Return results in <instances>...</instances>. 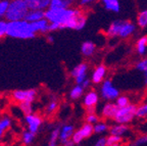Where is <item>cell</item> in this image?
Here are the masks:
<instances>
[{
	"mask_svg": "<svg viewBox=\"0 0 147 146\" xmlns=\"http://www.w3.org/2000/svg\"><path fill=\"white\" fill-rule=\"evenodd\" d=\"M45 18L49 22V24H56L59 30L73 29L81 31L85 28L87 23L86 16L78 8H48L45 10Z\"/></svg>",
	"mask_w": 147,
	"mask_h": 146,
	"instance_id": "cell-1",
	"label": "cell"
},
{
	"mask_svg": "<svg viewBox=\"0 0 147 146\" xmlns=\"http://www.w3.org/2000/svg\"><path fill=\"white\" fill-rule=\"evenodd\" d=\"M29 11L30 10L28 7V0H13L9 3L4 18L8 23L25 21Z\"/></svg>",
	"mask_w": 147,
	"mask_h": 146,
	"instance_id": "cell-2",
	"label": "cell"
},
{
	"mask_svg": "<svg viewBox=\"0 0 147 146\" xmlns=\"http://www.w3.org/2000/svg\"><path fill=\"white\" fill-rule=\"evenodd\" d=\"M7 36L16 39H33L36 34L33 32L31 24L27 21H18L8 23Z\"/></svg>",
	"mask_w": 147,
	"mask_h": 146,
	"instance_id": "cell-3",
	"label": "cell"
},
{
	"mask_svg": "<svg viewBox=\"0 0 147 146\" xmlns=\"http://www.w3.org/2000/svg\"><path fill=\"white\" fill-rule=\"evenodd\" d=\"M136 112H137V106L135 104H130L126 107L119 108L113 121L115 122V124L128 125L136 118Z\"/></svg>",
	"mask_w": 147,
	"mask_h": 146,
	"instance_id": "cell-4",
	"label": "cell"
},
{
	"mask_svg": "<svg viewBox=\"0 0 147 146\" xmlns=\"http://www.w3.org/2000/svg\"><path fill=\"white\" fill-rule=\"evenodd\" d=\"M100 96L104 100H108V101L117 100V97L119 96V91L117 87L113 85V81L109 80V79H106L101 84Z\"/></svg>",
	"mask_w": 147,
	"mask_h": 146,
	"instance_id": "cell-5",
	"label": "cell"
},
{
	"mask_svg": "<svg viewBox=\"0 0 147 146\" xmlns=\"http://www.w3.org/2000/svg\"><path fill=\"white\" fill-rule=\"evenodd\" d=\"M12 97L20 103H32L36 98V90H16L12 92Z\"/></svg>",
	"mask_w": 147,
	"mask_h": 146,
	"instance_id": "cell-6",
	"label": "cell"
},
{
	"mask_svg": "<svg viewBox=\"0 0 147 146\" xmlns=\"http://www.w3.org/2000/svg\"><path fill=\"white\" fill-rule=\"evenodd\" d=\"M87 72H88V64H80L76 66L71 72V77L75 79L77 85H81L87 78Z\"/></svg>",
	"mask_w": 147,
	"mask_h": 146,
	"instance_id": "cell-7",
	"label": "cell"
},
{
	"mask_svg": "<svg viewBox=\"0 0 147 146\" xmlns=\"http://www.w3.org/2000/svg\"><path fill=\"white\" fill-rule=\"evenodd\" d=\"M99 101V95L96 91L94 90H90L84 96V100H83V104L86 108H95L96 104Z\"/></svg>",
	"mask_w": 147,
	"mask_h": 146,
	"instance_id": "cell-8",
	"label": "cell"
},
{
	"mask_svg": "<svg viewBox=\"0 0 147 146\" xmlns=\"http://www.w3.org/2000/svg\"><path fill=\"white\" fill-rule=\"evenodd\" d=\"M25 121L28 125V128H29V131L34 134H36L39 130L40 126L42 124V120L40 116H36V114H30V116H26Z\"/></svg>",
	"mask_w": 147,
	"mask_h": 146,
	"instance_id": "cell-9",
	"label": "cell"
},
{
	"mask_svg": "<svg viewBox=\"0 0 147 146\" xmlns=\"http://www.w3.org/2000/svg\"><path fill=\"white\" fill-rule=\"evenodd\" d=\"M106 73H107V70H106V66H104V64H99V66H97L94 71H93V73H92L91 82L94 83V84L103 83L104 78L106 77Z\"/></svg>",
	"mask_w": 147,
	"mask_h": 146,
	"instance_id": "cell-10",
	"label": "cell"
},
{
	"mask_svg": "<svg viewBox=\"0 0 147 146\" xmlns=\"http://www.w3.org/2000/svg\"><path fill=\"white\" fill-rule=\"evenodd\" d=\"M75 131V127L74 125L67 124V125L62 126L60 128V133H59V141L61 142V144H64L67 141L71 139Z\"/></svg>",
	"mask_w": 147,
	"mask_h": 146,
	"instance_id": "cell-11",
	"label": "cell"
},
{
	"mask_svg": "<svg viewBox=\"0 0 147 146\" xmlns=\"http://www.w3.org/2000/svg\"><path fill=\"white\" fill-rule=\"evenodd\" d=\"M117 110H119V107L115 105V103L107 102L103 105V107L101 110V116H102V118H104V119L113 120Z\"/></svg>",
	"mask_w": 147,
	"mask_h": 146,
	"instance_id": "cell-12",
	"label": "cell"
},
{
	"mask_svg": "<svg viewBox=\"0 0 147 146\" xmlns=\"http://www.w3.org/2000/svg\"><path fill=\"white\" fill-rule=\"evenodd\" d=\"M135 31H136L135 24H133L131 21H124L122 28H121V31H119V37L122 39L129 38V37L132 36L135 33Z\"/></svg>",
	"mask_w": 147,
	"mask_h": 146,
	"instance_id": "cell-13",
	"label": "cell"
},
{
	"mask_svg": "<svg viewBox=\"0 0 147 146\" xmlns=\"http://www.w3.org/2000/svg\"><path fill=\"white\" fill-rule=\"evenodd\" d=\"M51 0H28L29 10H43L49 8Z\"/></svg>",
	"mask_w": 147,
	"mask_h": 146,
	"instance_id": "cell-14",
	"label": "cell"
},
{
	"mask_svg": "<svg viewBox=\"0 0 147 146\" xmlns=\"http://www.w3.org/2000/svg\"><path fill=\"white\" fill-rule=\"evenodd\" d=\"M123 23H124L123 20H115V21H113L109 25V27L107 28V30H106V36L109 37V38L119 37V31H121Z\"/></svg>",
	"mask_w": 147,
	"mask_h": 146,
	"instance_id": "cell-15",
	"label": "cell"
},
{
	"mask_svg": "<svg viewBox=\"0 0 147 146\" xmlns=\"http://www.w3.org/2000/svg\"><path fill=\"white\" fill-rule=\"evenodd\" d=\"M31 27H32L33 32L36 34V33L40 32V33H47L49 31V22L44 18V20H41L39 22H36V23H30Z\"/></svg>",
	"mask_w": 147,
	"mask_h": 146,
	"instance_id": "cell-16",
	"label": "cell"
},
{
	"mask_svg": "<svg viewBox=\"0 0 147 146\" xmlns=\"http://www.w3.org/2000/svg\"><path fill=\"white\" fill-rule=\"evenodd\" d=\"M44 18H45V11H43V10H30L28 12L25 21H27L28 23H36V22H39Z\"/></svg>",
	"mask_w": 147,
	"mask_h": 146,
	"instance_id": "cell-17",
	"label": "cell"
},
{
	"mask_svg": "<svg viewBox=\"0 0 147 146\" xmlns=\"http://www.w3.org/2000/svg\"><path fill=\"white\" fill-rule=\"evenodd\" d=\"M128 131H129V127L127 125L115 124V125L109 127V135H113V136L123 137V136H124Z\"/></svg>",
	"mask_w": 147,
	"mask_h": 146,
	"instance_id": "cell-18",
	"label": "cell"
},
{
	"mask_svg": "<svg viewBox=\"0 0 147 146\" xmlns=\"http://www.w3.org/2000/svg\"><path fill=\"white\" fill-rule=\"evenodd\" d=\"M101 3L108 11L115 12V14L121 11V3L117 0H103V1H101Z\"/></svg>",
	"mask_w": 147,
	"mask_h": 146,
	"instance_id": "cell-19",
	"label": "cell"
},
{
	"mask_svg": "<svg viewBox=\"0 0 147 146\" xmlns=\"http://www.w3.org/2000/svg\"><path fill=\"white\" fill-rule=\"evenodd\" d=\"M95 50H96V46L91 41L84 42V43L82 44V46H81V53L86 57L91 56V55L95 52Z\"/></svg>",
	"mask_w": 147,
	"mask_h": 146,
	"instance_id": "cell-20",
	"label": "cell"
},
{
	"mask_svg": "<svg viewBox=\"0 0 147 146\" xmlns=\"http://www.w3.org/2000/svg\"><path fill=\"white\" fill-rule=\"evenodd\" d=\"M73 3L74 2L71 0H51L49 8H53V9L71 8L69 6H71Z\"/></svg>",
	"mask_w": 147,
	"mask_h": 146,
	"instance_id": "cell-21",
	"label": "cell"
},
{
	"mask_svg": "<svg viewBox=\"0 0 147 146\" xmlns=\"http://www.w3.org/2000/svg\"><path fill=\"white\" fill-rule=\"evenodd\" d=\"M136 51L139 55H144L145 53L147 52V36L144 35V36L140 37L138 39L137 42H136Z\"/></svg>",
	"mask_w": 147,
	"mask_h": 146,
	"instance_id": "cell-22",
	"label": "cell"
},
{
	"mask_svg": "<svg viewBox=\"0 0 147 146\" xmlns=\"http://www.w3.org/2000/svg\"><path fill=\"white\" fill-rule=\"evenodd\" d=\"M137 25L141 29L147 27V9H143L139 11L137 16Z\"/></svg>",
	"mask_w": 147,
	"mask_h": 146,
	"instance_id": "cell-23",
	"label": "cell"
},
{
	"mask_svg": "<svg viewBox=\"0 0 147 146\" xmlns=\"http://www.w3.org/2000/svg\"><path fill=\"white\" fill-rule=\"evenodd\" d=\"M84 94V89L82 88L81 85H76L75 87H73V89L69 92V97L73 100H77V99L81 98Z\"/></svg>",
	"mask_w": 147,
	"mask_h": 146,
	"instance_id": "cell-24",
	"label": "cell"
},
{
	"mask_svg": "<svg viewBox=\"0 0 147 146\" xmlns=\"http://www.w3.org/2000/svg\"><path fill=\"white\" fill-rule=\"evenodd\" d=\"M80 132L81 134L83 135V137L84 139L85 138H89L93 133H94V126L93 125H90V124L86 123L82 126V128L80 129Z\"/></svg>",
	"mask_w": 147,
	"mask_h": 146,
	"instance_id": "cell-25",
	"label": "cell"
},
{
	"mask_svg": "<svg viewBox=\"0 0 147 146\" xmlns=\"http://www.w3.org/2000/svg\"><path fill=\"white\" fill-rule=\"evenodd\" d=\"M59 133H60V128H55L51 132L50 138H49V141H48V145L47 146H56L57 140H59Z\"/></svg>",
	"mask_w": 147,
	"mask_h": 146,
	"instance_id": "cell-26",
	"label": "cell"
},
{
	"mask_svg": "<svg viewBox=\"0 0 147 146\" xmlns=\"http://www.w3.org/2000/svg\"><path fill=\"white\" fill-rule=\"evenodd\" d=\"M115 103L119 108L126 107V106H128V105L131 104V102H130V98L126 95H119V97H117V100H115Z\"/></svg>",
	"mask_w": 147,
	"mask_h": 146,
	"instance_id": "cell-27",
	"label": "cell"
},
{
	"mask_svg": "<svg viewBox=\"0 0 147 146\" xmlns=\"http://www.w3.org/2000/svg\"><path fill=\"white\" fill-rule=\"evenodd\" d=\"M106 131H109V127L104 122H99L96 125H94V133L96 134H102V133H105Z\"/></svg>",
	"mask_w": 147,
	"mask_h": 146,
	"instance_id": "cell-28",
	"label": "cell"
},
{
	"mask_svg": "<svg viewBox=\"0 0 147 146\" xmlns=\"http://www.w3.org/2000/svg\"><path fill=\"white\" fill-rule=\"evenodd\" d=\"M136 118H139V119H144V118H147V102L139 105V106L137 107Z\"/></svg>",
	"mask_w": 147,
	"mask_h": 146,
	"instance_id": "cell-29",
	"label": "cell"
},
{
	"mask_svg": "<svg viewBox=\"0 0 147 146\" xmlns=\"http://www.w3.org/2000/svg\"><path fill=\"white\" fill-rule=\"evenodd\" d=\"M10 124H11V121L8 118H3L0 120V138L3 136L4 131L10 127Z\"/></svg>",
	"mask_w": 147,
	"mask_h": 146,
	"instance_id": "cell-30",
	"label": "cell"
},
{
	"mask_svg": "<svg viewBox=\"0 0 147 146\" xmlns=\"http://www.w3.org/2000/svg\"><path fill=\"white\" fill-rule=\"evenodd\" d=\"M20 108H21V110L26 114V116L33 114L32 103H30V102H22V103H20Z\"/></svg>",
	"mask_w": 147,
	"mask_h": 146,
	"instance_id": "cell-31",
	"label": "cell"
},
{
	"mask_svg": "<svg viewBox=\"0 0 147 146\" xmlns=\"http://www.w3.org/2000/svg\"><path fill=\"white\" fill-rule=\"evenodd\" d=\"M35 139V134L32 132H30V131H25V132L23 133V141L25 144H27V145H29V144H31L33 141H34Z\"/></svg>",
	"mask_w": 147,
	"mask_h": 146,
	"instance_id": "cell-32",
	"label": "cell"
},
{
	"mask_svg": "<svg viewBox=\"0 0 147 146\" xmlns=\"http://www.w3.org/2000/svg\"><path fill=\"white\" fill-rule=\"evenodd\" d=\"M135 68H136V70H138V71L141 72V73H143V74L147 73V58H142V59L139 60V62L136 64Z\"/></svg>",
	"mask_w": 147,
	"mask_h": 146,
	"instance_id": "cell-33",
	"label": "cell"
},
{
	"mask_svg": "<svg viewBox=\"0 0 147 146\" xmlns=\"http://www.w3.org/2000/svg\"><path fill=\"white\" fill-rule=\"evenodd\" d=\"M99 116L96 114H88L86 116V123L90 124V125H96L97 123H99Z\"/></svg>",
	"mask_w": 147,
	"mask_h": 146,
	"instance_id": "cell-34",
	"label": "cell"
},
{
	"mask_svg": "<svg viewBox=\"0 0 147 146\" xmlns=\"http://www.w3.org/2000/svg\"><path fill=\"white\" fill-rule=\"evenodd\" d=\"M7 28H8V22L5 20H0V38H3L7 35Z\"/></svg>",
	"mask_w": 147,
	"mask_h": 146,
	"instance_id": "cell-35",
	"label": "cell"
},
{
	"mask_svg": "<svg viewBox=\"0 0 147 146\" xmlns=\"http://www.w3.org/2000/svg\"><path fill=\"white\" fill-rule=\"evenodd\" d=\"M107 146H113L115 144L117 143H122V137H119V136H113V135H109L107 138Z\"/></svg>",
	"mask_w": 147,
	"mask_h": 146,
	"instance_id": "cell-36",
	"label": "cell"
},
{
	"mask_svg": "<svg viewBox=\"0 0 147 146\" xmlns=\"http://www.w3.org/2000/svg\"><path fill=\"white\" fill-rule=\"evenodd\" d=\"M9 1L7 0H2V1H0V18H2V16H5V14L7 11V8L9 6Z\"/></svg>",
	"mask_w": 147,
	"mask_h": 146,
	"instance_id": "cell-37",
	"label": "cell"
},
{
	"mask_svg": "<svg viewBox=\"0 0 147 146\" xmlns=\"http://www.w3.org/2000/svg\"><path fill=\"white\" fill-rule=\"evenodd\" d=\"M57 106H58L57 100H56V99H52V100L48 103L47 107H46V112H47V114H52L53 112H55V110H56Z\"/></svg>",
	"mask_w": 147,
	"mask_h": 146,
	"instance_id": "cell-38",
	"label": "cell"
},
{
	"mask_svg": "<svg viewBox=\"0 0 147 146\" xmlns=\"http://www.w3.org/2000/svg\"><path fill=\"white\" fill-rule=\"evenodd\" d=\"M71 140H73V142H74L75 144L81 143V142H82L83 140H84V137H83V135L81 134L80 130L76 131V132L74 133L73 137H71Z\"/></svg>",
	"mask_w": 147,
	"mask_h": 146,
	"instance_id": "cell-39",
	"label": "cell"
},
{
	"mask_svg": "<svg viewBox=\"0 0 147 146\" xmlns=\"http://www.w3.org/2000/svg\"><path fill=\"white\" fill-rule=\"evenodd\" d=\"M147 143V134L146 135H143L141 137H138L135 141L133 142L132 146H141V145H144V144Z\"/></svg>",
	"mask_w": 147,
	"mask_h": 146,
	"instance_id": "cell-40",
	"label": "cell"
},
{
	"mask_svg": "<svg viewBox=\"0 0 147 146\" xmlns=\"http://www.w3.org/2000/svg\"><path fill=\"white\" fill-rule=\"evenodd\" d=\"M94 146H107V140L105 137H101L95 142Z\"/></svg>",
	"mask_w": 147,
	"mask_h": 146,
	"instance_id": "cell-41",
	"label": "cell"
},
{
	"mask_svg": "<svg viewBox=\"0 0 147 146\" xmlns=\"http://www.w3.org/2000/svg\"><path fill=\"white\" fill-rule=\"evenodd\" d=\"M90 85H91V80H89V79H86L84 82L81 84V86H82V88L84 90L85 89H88V88H90Z\"/></svg>",
	"mask_w": 147,
	"mask_h": 146,
	"instance_id": "cell-42",
	"label": "cell"
},
{
	"mask_svg": "<svg viewBox=\"0 0 147 146\" xmlns=\"http://www.w3.org/2000/svg\"><path fill=\"white\" fill-rule=\"evenodd\" d=\"M92 2H93L92 0H81L80 2H79V4H80L81 6H85V5H89V4H91Z\"/></svg>",
	"mask_w": 147,
	"mask_h": 146,
	"instance_id": "cell-43",
	"label": "cell"
},
{
	"mask_svg": "<svg viewBox=\"0 0 147 146\" xmlns=\"http://www.w3.org/2000/svg\"><path fill=\"white\" fill-rule=\"evenodd\" d=\"M63 146H75V143L73 142V140H69V141H67L65 143L63 144Z\"/></svg>",
	"mask_w": 147,
	"mask_h": 146,
	"instance_id": "cell-44",
	"label": "cell"
},
{
	"mask_svg": "<svg viewBox=\"0 0 147 146\" xmlns=\"http://www.w3.org/2000/svg\"><path fill=\"white\" fill-rule=\"evenodd\" d=\"M47 41H48L49 43H53V37L52 36H48V37H47Z\"/></svg>",
	"mask_w": 147,
	"mask_h": 146,
	"instance_id": "cell-45",
	"label": "cell"
},
{
	"mask_svg": "<svg viewBox=\"0 0 147 146\" xmlns=\"http://www.w3.org/2000/svg\"><path fill=\"white\" fill-rule=\"evenodd\" d=\"M143 75H144V83H145V85L147 86V73L143 74Z\"/></svg>",
	"mask_w": 147,
	"mask_h": 146,
	"instance_id": "cell-46",
	"label": "cell"
},
{
	"mask_svg": "<svg viewBox=\"0 0 147 146\" xmlns=\"http://www.w3.org/2000/svg\"><path fill=\"white\" fill-rule=\"evenodd\" d=\"M113 146H122V143H117V144H115V145Z\"/></svg>",
	"mask_w": 147,
	"mask_h": 146,
	"instance_id": "cell-47",
	"label": "cell"
}]
</instances>
